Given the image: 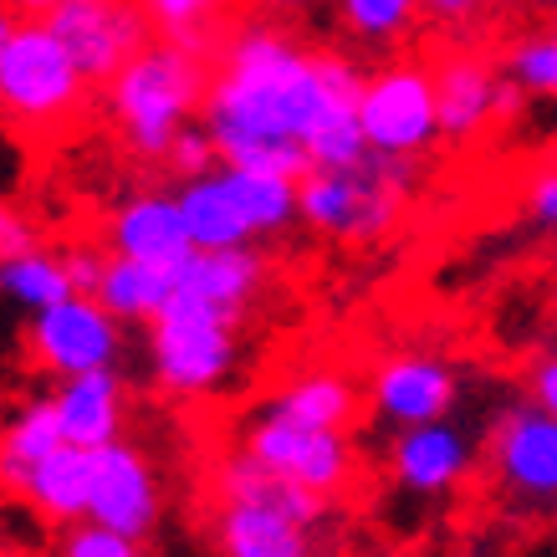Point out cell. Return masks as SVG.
<instances>
[{
	"instance_id": "6da1fadb",
	"label": "cell",
	"mask_w": 557,
	"mask_h": 557,
	"mask_svg": "<svg viewBox=\"0 0 557 557\" xmlns=\"http://www.w3.org/2000/svg\"><path fill=\"white\" fill-rule=\"evenodd\" d=\"M369 72L338 51H307L271 21H251L220 41L200 119L220 144V164L302 180L312 138L358 119Z\"/></svg>"
},
{
	"instance_id": "7a4b0ae2",
	"label": "cell",
	"mask_w": 557,
	"mask_h": 557,
	"mask_svg": "<svg viewBox=\"0 0 557 557\" xmlns=\"http://www.w3.org/2000/svg\"><path fill=\"white\" fill-rule=\"evenodd\" d=\"M205 92H210V51L153 36L149 47L108 83V108L123 128V144L138 159L164 164L174 134L205 108Z\"/></svg>"
},
{
	"instance_id": "3957f363",
	"label": "cell",
	"mask_w": 557,
	"mask_h": 557,
	"mask_svg": "<svg viewBox=\"0 0 557 557\" xmlns=\"http://www.w3.org/2000/svg\"><path fill=\"white\" fill-rule=\"evenodd\" d=\"M414 189V159L409 153H379L343 170H307L297 180V220L338 240H379L394 231Z\"/></svg>"
},
{
	"instance_id": "277c9868",
	"label": "cell",
	"mask_w": 557,
	"mask_h": 557,
	"mask_svg": "<svg viewBox=\"0 0 557 557\" xmlns=\"http://www.w3.org/2000/svg\"><path fill=\"white\" fill-rule=\"evenodd\" d=\"M236 327L240 318L231 307H220L215 297L195 292L180 276L174 297L149 322V358L159 388H170L180 399L220 388L225 373L236 369Z\"/></svg>"
},
{
	"instance_id": "5b68a950",
	"label": "cell",
	"mask_w": 557,
	"mask_h": 557,
	"mask_svg": "<svg viewBox=\"0 0 557 557\" xmlns=\"http://www.w3.org/2000/svg\"><path fill=\"white\" fill-rule=\"evenodd\" d=\"M87 87V72L51 32V21L21 16L0 51V113L21 128H57L83 108Z\"/></svg>"
},
{
	"instance_id": "8992f818",
	"label": "cell",
	"mask_w": 557,
	"mask_h": 557,
	"mask_svg": "<svg viewBox=\"0 0 557 557\" xmlns=\"http://www.w3.org/2000/svg\"><path fill=\"white\" fill-rule=\"evenodd\" d=\"M486 475L502 507L522 517H557V414L537 399L496 414L486 435Z\"/></svg>"
},
{
	"instance_id": "52a82bcc",
	"label": "cell",
	"mask_w": 557,
	"mask_h": 557,
	"mask_svg": "<svg viewBox=\"0 0 557 557\" xmlns=\"http://www.w3.org/2000/svg\"><path fill=\"white\" fill-rule=\"evenodd\" d=\"M358 123L369 134V149L420 159L430 144H440L435 67H420V62H388V67H379L363 83Z\"/></svg>"
},
{
	"instance_id": "ba28073f",
	"label": "cell",
	"mask_w": 557,
	"mask_h": 557,
	"mask_svg": "<svg viewBox=\"0 0 557 557\" xmlns=\"http://www.w3.org/2000/svg\"><path fill=\"white\" fill-rule=\"evenodd\" d=\"M47 21L51 32L67 41L77 67L87 72V83L102 87L159 36L144 0H62Z\"/></svg>"
},
{
	"instance_id": "9c48e42d",
	"label": "cell",
	"mask_w": 557,
	"mask_h": 557,
	"mask_svg": "<svg viewBox=\"0 0 557 557\" xmlns=\"http://www.w3.org/2000/svg\"><path fill=\"white\" fill-rule=\"evenodd\" d=\"M119 354H123L119 318L92 292H72L62 302L32 312V358L57 379L119 369Z\"/></svg>"
},
{
	"instance_id": "30bf717a",
	"label": "cell",
	"mask_w": 557,
	"mask_h": 557,
	"mask_svg": "<svg viewBox=\"0 0 557 557\" xmlns=\"http://www.w3.org/2000/svg\"><path fill=\"white\" fill-rule=\"evenodd\" d=\"M240 450H251L261 466L292 475L297 486L318 491V496H338L354 481V445L343 430H322V424H297L282 414H261L246 430Z\"/></svg>"
},
{
	"instance_id": "8fae6325",
	"label": "cell",
	"mask_w": 557,
	"mask_h": 557,
	"mask_svg": "<svg viewBox=\"0 0 557 557\" xmlns=\"http://www.w3.org/2000/svg\"><path fill=\"white\" fill-rule=\"evenodd\" d=\"M435 98H440V138L445 144H471L491 123L517 119L522 108V87L502 77L486 57L475 51H450L435 67Z\"/></svg>"
},
{
	"instance_id": "7c38bea8",
	"label": "cell",
	"mask_w": 557,
	"mask_h": 557,
	"mask_svg": "<svg viewBox=\"0 0 557 557\" xmlns=\"http://www.w3.org/2000/svg\"><path fill=\"white\" fill-rule=\"evenodd\" d=\"M388 471L414 496H445L475 471V445L450 414L445 420L405 424L388 445Z\"/></svg>"
},
{
	"instance_id": "4fadbf2b",
	"label": "cell",
	"mask_w": 557,
	"mask_h": 557,
	"mask_svg": "<svg viewBox=\"0 0 557 557\" xmlns=\"http://www.w3.org/2000/svg\"><path fill=\"white\" fill-rule=\"evenodd\" d=\"M92 517L119 527L123 537L144 542L159 527V481H153L144 450L128 440L98 445V475H92Z\"/></svg>"
},
{
	"instance_id": "5bb4252c",
	"label": "cell",
	"mask_w": 557,
	"mask_h": 557,
	"mask_svg": "<svg viewBox=\"0 0 557 557\" xmlns=\"http://www.w3.org/2000/svg\"><path fill=\"white\" fill-rule=\"evenodd\" d=\"M460 399V379L445 358L430 354H399L373 373V409L379 420L405 430V424L445 420Z\"/></svg>"
},
{
	"instance_id": "9a60e30c",
	"label": "cell",
	"mask_w": 557,
	"mask_h": 557,
	"mask_svg": "<svg viewBox=\"0 0 557 557\" xmlns=\"http://www.w3.org/2000/svg\"><path fill=\"white\" fill-rule=\"evenodd\" d=\"M108 251L113 256H144V261H185L195 251L185 225V210H180V189L174 195H134L123 200L108 220Z\"/></svg>"
},
{
	"instance_id": "2e32d148",
	"label": "cell",
	"mask_w": 557,
	"mask_h": 557,
	"mask_svg": "<svg viewBox=\"0 0 557 557\" xmlns=\"http://www.w3.org/2000/svg\"><path fill=\"white\" fill-rule=\"evenodd\" d=\"M215 547L225 557H307L312 527L292 511L261 507V502H225L215 496Z\"/></svg>"
},
{
	"instance_id": "e0dca14e",
	"label": "cell",
	"mask_w": 557,
	"mask_h": 557,
	"mask_svg": "<svg viewBox=\"0 0 557 557\" xmlns=\"http://www.w3.org/2000/svg\"><path fill=\"white\" fill-rule=\"evenodd\" d=\"M92 475H98V450L62 440V445L36 466L26 507L47 527H57V532L72 522H83V517H92Z\"/></svg>"
},
{
	"instance_id": "ac0fdd59",
	"label": "cell",
	"mask_w": 557,
	"mask_h": 557,
	"mask_svg": "<svg viewBox=\"0 0 557 557\" xmlns=\"http://www.w3.org/2000/svg\"><path fill=\"white\" fill-rule=\"evenodd\" d=\"M57 420H62V435L72 445H108V440L123 435V414H128V399H123V379L119 369H92V373H72L57 384Z\"/></svg>"
},
{
	"instance_id": "d6986e66",
	"label": "cell",
	"mask_w": 557,
	"mask_h": 557,
	"mask_svg": "<svg viewBox=\"0 0 557 557\" xmlns=\"http://www.w3.org/2000/svg\"><path fill=\"white\" fill-rule=\"evenodd\" d=\"M195 256V251H189ZM185 256V261H189ZM185 261H144V256H113L98 282V302L119 322H153L159 307L174 297Z\"/></svg>"
},
{
	"instance_id": "ffe728a7",
	"label": "cell",
	"mask_w": 557,
	"mask_h": 557,
	"mask_svg": "<svg viewBox=\"0 0 557 557\" xmlns=\"http://www.w3.org/2000/svg\"><path fill=\"white\" fill-rule=\"evenodd\" d=\"M62 420H57V399H26L0 430V496L26 502L36 466L62 445Z\"/></svg>"
},
{
	"instance_id": "44dd1931",
	"label": "cell",
	"mask_w": 557,
	"mask_h": 557,
	"mask_svg": "<svg viewBox=\"0 0 557 557\" xmlns=\"http://www.w3.org/2000/svg\"><path fill=\"white\" fill-rule=\"evenodd\" d=\"M180 210H185L189 240H195L200 251H210V246H251L256 240L251 220L240 215L236 195L220 180V170L180 180Z\"/></svg>"
},
{
	"instance_id": "7402d4cb",
	"label": "cell",
	"mask_w": 557,
	"mask_h": 557,
	"mask_svg": "<svg viewBox=\"0 0 557 557\" xmlns=\"http://www.w3.org/2000/svg\"><path fill=\"white\" fill-rule=\"evenodd\" d=\"M220 180L231 185L240 215L251 220L256 236H276L297 220V180L287 174H261L246 170V164H220Z\"/></svg>"
},
{
	"instance_id": "603a6c76",
	"label": "cell",
	"mask_w": 557,
	"mask_h": 557,
	"mask_svg": "<svg viewBox=\"0 0 557 557\" xmlns=\"http://www.w3.org/2000/svg\"><path fill=\"white\" fill-rule=\"evenodd\" d=\"M358 409V394L348 379L338 373H307L292 388H282L276 399L267 405V414H282V420L297 424H322V430H348Z\"/></svg>"
},
{
	"instance_id": "cb8c5ba5",
	"label": "cell",
	"mask_w": 557,
	"mask_h": 557,
	"mask_svg": "<svg viewBox=\"0 0 557 557\" xmlns=\"http://www.w3.org/2000/svg\"><path fill=\"white\" fill-rule=\"evenodd\" d=\"M72 276L62 267V256H47L41 246L21 256H0V297L21 312H41V307L72 297Z\"/></svg>"
},
{
	"instance_id": "d4e9b609",
	"label": "cell",
	"mask_w": 557,
	"mask_h": 557,
	"mask_svg": "<svg viewBox=\"0 0 557 557\" xmlns=\"http://www.w3.org/2000/svg\"><path fill=\"white\" fill-rule=\"evenodd\" d=\"M149 5L159 36L170 41H185L195 51H220V16L236 5V0H144Z\"/></svg>"
},
{
	"instance_id": "484cf974",
	"label": "cell",
	"mask_w": 557,
	"mask_h": 557,
	"mask_svg": "<svg viewBox=\"0 0 557 557\" xmlns=\"http://www.w3.org/2000/svg\"><path fill=\"white\" fill-rule=\"evenodd\" d=\"M420 0H338V21L358 41H373V47H388L420 21Z\"/></svg>"
},
{
	"instance_id": "4316f807",
	"label": "cell",
	"mask_w": 557,
	"mask_h": 557,
	"mask_svg": "<svg viewBox=\"0 0 557 557\" xmlns=\"http://www.w3.org/2000/svg\"><path fill=\"white\" fill-rule=\"evenodd\" d=\"M507 77L527 98H557V26L527 32L507 47Z\"/></svg>"
},
{
	"instance_id": "83f0119b",
	"label": "cell",
	"mask_w": 557,
	"mask_h": 557,
	"mask_svg": "<svg viewBox=\"0 0 557 557\" xmlns=\"http://www.w3.org/2000/svg\"><path fill=\"white\" fill-rule=\"evenodd\" d=\"M164 170L180 174V180H195V174L220 170V144H215V134H210V123H205L200 113L174 134L170 153H164Z\"/></svg>"
},
{
	"instance_id": "f1b7e54d",
	"label": "cell",
	"mask_w": 557,
	"mask_h": 557,
	"mask_svg": "<svg viewBox=\"0 0 557 557\" xmlns=\"http://www.w3.org/2000/svg\"><path fill=\"white\" fill-rule=\"evenodd\" d=\"M62 553L67 557H134L138 542L123 537L119 527L98 522V517H83V522L62 527Z\"/></svg>"
},
{
	"instance_id": "f546056e",
	"label": "cell",
	"mask_w": 557,
	"mask_h": 557,
	"mask_svg": "<svg viewBox=\"0 0 557 557\" xmlns=\"http://www.w3.org/2000/svg\"><path fill=\"white\" fill-rule=\"evenodd\" d=\"M522 215H527V225H532L537 236H553L557 240V164L537 170V180L527 185Z\"/></svg>"
},
{
	"instance_id": "4dcf8cb0",
	"label": "cell",
	"mask_w": 557,
	"mask_h": 557,
	"mask_svg": "<svg viewBox=\"0 0 557 557\" xmlns=\"http://www.w3.org/2000/svg\"><path fill=\"white\" fill-rule=\"evenodd\" d=\"M108 261H113V251H98V246H87V240H77V246L62 251V267H67L72 287L92 292V297H98V282H102V271H108Z\"/></svg>"
},
{
	"instance_id": "1f68e13d",
	"label": "cell",
	"mask_w": 557,
	"mask_h": 557,
	"mask_svg": "<svg viewBox=\"0 0 557 557\" xmlns=\"http://www.w3.org/2000/svg\"><path fill=\"white\" fill-rule=\"evenodd\" d=\"M527 399H537L542 409H553L557 414V348L553 354H542L532 369H527Z\"/></svg>"
},
{
	"instance_id": "d6a6232c",
	"label": "cell",
	"mask_w": 557,
	"mask_h": 557,
	"mask_svg": "<svg viewBox=\"0 0 557 557\" xmlns=\"http://www.w3.org/2000/svg\"><path fill=\"white\" fill-rule=\"evenodd\" d=\"M32 246H36V231L16 215V210L0 205V256H21V251H32Z\"/></svg>"
},
{
	"instance_id": "836d02e7",
	"label": "cell",
	"mask_w": 557,
	"mask_h": 557,
	"mask_svg": "<svg viewBox=\"0 0 557 557\" xmlns=\"http://www.w3.org/2000/svg\"><path fill=\"white\" fill-rule=\"evenodd\" d=\"M420 5H424V11H430L435 21H466L475 5H481V0H420Z\"/></svg>"
},
{
	"instance_id": "e575fe53",
	"label": "cell",
	"mask_w": 557,
	"mask_h": 557,
	"mask_svg": "<svg viewBox=\"0 0 557 557\" xmlns=\"http://www.w3.org/2000/svg\"><path fill=\"white\" fill-rule=\"evenodd\" d=\"M5 5H11L16 16H36V21H47L51 11L62 5V0H5Z\"/></svg>"
},
{
	"instance_id": "d590c367",
	"label": "cell",
	"mask_w": 557,
	"mask_h": 557,
	"mask_svg": "<svg viewBox=\"0 0 557 557\" xmlns=\"http://www.w3.org/2000/svg\"><path fill=\"white\" fill-rule=\"evenodd\" d=\"M16 26H21V16L5 5V0H0V51H5V41H11V32H16Z\"/></svg>"
},
{
	"instance_id": "8d00e7d4",
	"label": "cell",
	"mask_w": 557,
	"mask_h": 557,
	"mask_svg": "<svg viewBox=\"0 0 557 557\" xmlns=\"http://www.w3.org/2000/svg\"><path fill=\"white\" fill-rule=\"evenodd\" d=\"M267 5H276V11H297V5H312V0H267Z\"/></svg>"
},
{
	"instance_id": "74e56055",
	"label": "cell",
	"mask_w": 557,
	"mask_h": 557,
	"mask_svg": "<svg viewBox=\"0 0 557 557\" xmlns=\"http://www.w3.org/2000/svg\"><path fill=\"white\" fill-rule=\"evenodd\" d=\"M502 5H527V0H502Z\"/></svg>"
}]
</instances>
